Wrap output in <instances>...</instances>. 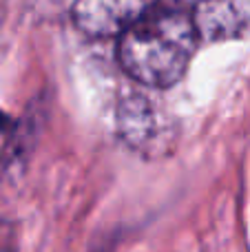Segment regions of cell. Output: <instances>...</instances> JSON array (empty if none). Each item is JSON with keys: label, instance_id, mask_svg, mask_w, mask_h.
Here are the masks:
<instances>
[{"label": "cell", "instance_id": "obj_1", "mask_svg": "<svg viewBox=\"0 0 250 252\" xmlns=\"http://www.w3.org/2000/svg\"><path fill=\"white\" fill-rule=\"evenodd\" d=\"M197 38L190 13L173 4H151L149 11L120 35L118 56L135 82L166 89L184 78Z\"/></svg>", "mask_w": 250, "mask_h": 252}, {"label": "cell", "instance_id": "obj_2", "mask_svg": "<svg viewBox=\"0 0 250 252\" xmlns=\"http://www.w3.org/2000/svg\"><path fill=\"white\" fill-rule=\"evenodd\" d=\"M149 9V2H137V0H82L73 4L71 16L82 33L104 38V35H124Z\"/></svg>", "mask_w": 250, "mask_h": 252}, {"label": "cell", "instance_id": "obj_4", "mask_svg": "<svg viewBox=\"0 0 250 252\" xmlns=\"http://www.w3.org/2000/svg\"><path fill=\"white\" fill-rule=\"evenodd\" d=\"M193 25L204 40H230L246 33L250 27V0L199 2L193 7Z\"/></svg>", "mask_w": 250, "mask_h": 252}, {"label": "cell", "instance_id": "obj_3", "mask_svg": "<svg viewBox=\"0 0 250 252\" xmlns=\"http://www.w3.org/2000/svg\"><path fill=\"white\" fill-rule=\"evenodd\" d=\"M118 128L122 139L140 153L157 151L166 139V124L159 109L144 95H131L120 104Z\"/></svg>", "mask_w": 250, "mask_h": 252}]
</instances>
